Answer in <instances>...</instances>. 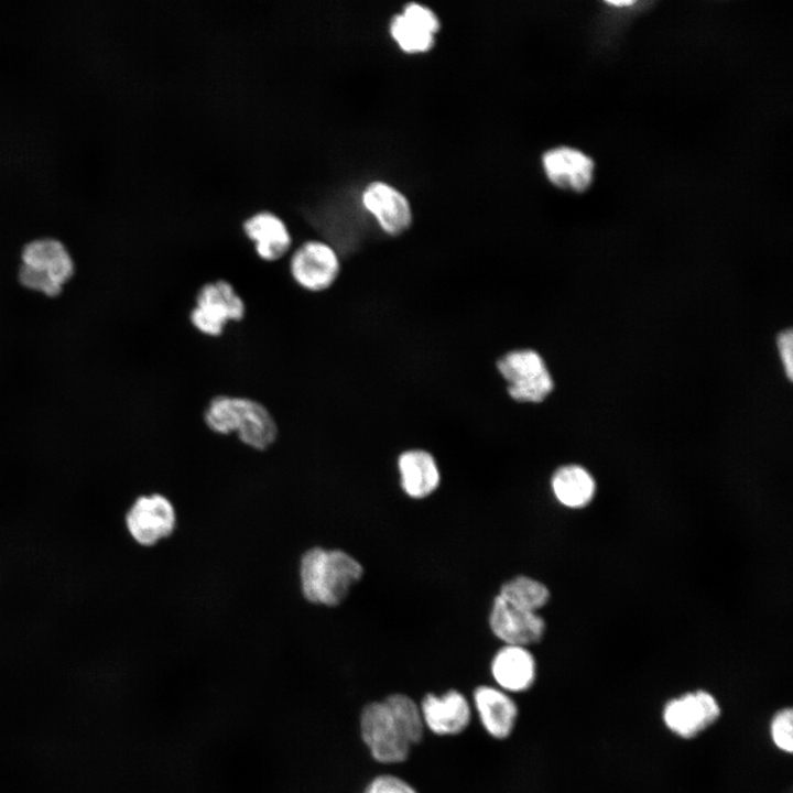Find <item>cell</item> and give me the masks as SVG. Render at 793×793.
<instances>
[{"label": "cell", "mask_w": 793, "mask_h": 793, "mask_svg": "<svg viewBox=\"0 0 793 793\" xmlns=\"http://www.w3.org/2000/svg\"><path fill=\"white\" fill-rule=\"evenodd\" d=\"M361 737L374 760L399 763L424 735L420 707L404 694H392L366 705L360 716Z\"/></svg>", "instance_id": "6da1fadb"}, {"label": "cell", "mask_w": 793, "mask_h": 793, "mask_svg": "<svg viewBox=\"0 0 793 793\" xmlns=\"http://www.w3.org/2000/svg\"><path fill=\"white\" fill-rule=\"evenodd\" d=\"M297 574L301 596L307 604L334 608L362 578L363 567L344 550L315 545L301 554Z\"/></svg>", "instance_id": "7a4b0ae2"}, {"label": "cell", "mask_w": 793, "mask_h": 793, "mask_svg": "<svg viewBox=\"0 0 793 793\" xmlns=\"http://www.w3.org/2000/svg\"><path fill=\"white\" fill-rule=\"evenodd\" d=\"M204 421L218 435L236 433L247 447L263 452L279 435L278 424L270 411L260 402L232 395H217L210 400Z\"/></svg>", "instance_id": "3957f363"}, {"label": "cell", "mask_w": 793, "mask_h": 793, "mask_svg": "<svg viewBox=\"0 0 793 793\" xmlns=\"http://www.w3.org/2000/svg\"><path fill=\"white\" fill-rule=\"evenodd\" d=\"M75 270L69 248L57 237H34L20 249L18 281L24 289L43 296H58L73 279Z\"/></svg>", "instance_id": "277c9868"}, {"label": "cell", "mask_w": 793, "mask_h": 793, "mask_svg": "<svg viewBox=\"0 0 793 793\" xmlns=\"http://www.w3.org/2000/svg\"><path fill=\"white\" fill-rule=\"evenodd\" d=\"M507 383L509 397L519 403L543 402L553 391V377L543 357L534 349H514L496 363Z\"/></svg>", "instance_id": "5b68a950"}, {"label": "cell", "mask_w": 793, "mask_h": 793, "mask_svg": "<svg viewBox=\"0 0 793 793\" xmlns=\"http://www.w3.org/2000/svg\"><path fill=\"white\" fill-rule=\"evenodd\" d=\"M245 314V302L232 284L226 280H216L205 283L198 290L189 321L199 333L219 336L228 322H239Z\"/></svg>", "instance_id": "8992f818"}, {"label": "cell", "mask_w": 793, "mask_h": 793, "mask_svg": "<svg viewBox=\"0 0 793 793\" xmlns=\"http://www.w3.org/2000/svg\"><path fill=\"white\" fill-rule=\"evenodd\" d=\"M124 524L138 545L152 547L171 537L176 531V508L162 493L141 495L128 509Z\"/></svg>", "instance_id": "52a82bcc"}, {"label": "cell", "mask_w": 793, "mask_h": 793, "mask_svg": "<svg viewBox=\"0 0 793 793\" xmlns=\"http://www.w3.org/2000/svg\"><path fill=\"white\" fill-rule=\"evenodd\" d=\"M340 272V260L335 249L322 240H307L298 246L290 259V273L294 282L311 292L329 289Z\"/></svg>", "instance_id": "ba28073f"}, {"label": "cell", "mask_w": 793, "mask_h": 793, "mask_svg": "<svg viewBox=\"0 0 793 793\" xmlns=\"http://www.w3.org/2000/svg\"><path fill=\"white\" fill-rule=\"evenodd\" d=\"M720 716V706L710 693L698 689L666 703L663 721L667 729L683 739H692L713 726Z\"/></svg>", "instance_id": "9c48e42d"}, {"label": "cell", "mask_w": 793, "mask_h": 793, "mask_svg": "<svg viewBox=\"0 0 793 793\" xmlns=\"http://www.w3.org/2000/svg\"><path fill=\"white\" fill-rule=\"evenodd\" d=\"M493 634L507 645L528 647L541 641L545 622L537 612L517 608L497 596L489 615Z\"/></svg>", "instance_id": "30bf717a"}, {"label": "cell", "mask_w": 793, "mask_h": 793, "mask_svg": "<svg viewBox=\"0 0 793 793\" xmlns=\"http://www.w3.org/2000/svg\"><path fill=\"white\" fill-rule=\"evenodd\" d=\"M363 207L376 218L381 229L397 236L412 222V208L406 196L393 185L373 181L362 191Z\"/></svg>", "instance_id": "8fae6325"}, {"label": "cell", "mask_w": 793, "mask_h": 793, "mask_svg": "<svg viewBox=\"0 0 793 793\" xmlns=\"http://www.w3.org/2000/svg\"><path fill=\"white\" fill-rule=\"evenodd\" d=\"M420 709L424 726L438 736L463 732L471 718L468 700L455 689L447 691L443 695H425Z\"/></svg>", "instance_id": "7c38bea8"}, {"label": "cell", "mask_w": 793, "mask_h": 793, "mask_svg": "<svg viewBox=\"0 0 793 793\" xmlns=\"http://www.w3.org/2000/svg\"><path fill=\"white\" fill-rule=\"evenodd\" d=\"M542 164L547 178L560 188L580 193L591 183L594 162L579 150L553 148L544 152Z\"/></svg>", "instance_id": "4fadbf2b"}, {"label": "cell", "mask_w": 793, "mask_h": 793, "mask_svg": "<svg viewBox=\"0 0 793 793\" xmlns=\"http://www.w3.org/2000/svg\"><path fill=\"white\" fill-rule=\"evenodd\" d=\"M242 229L253 241L257 254L264 261H276L291 248V232L284 220L273 211L252 214L243 221Z\"/></svg>", "instance_id": "5bb4252c"}, {"label": "cell", "mask_w": 793, "mask_h": 793, "mask_svg": "<svg viewBox=\"0 0 793 793\" xmlns=\"http://www.w3.org/2000/svg\"><path fill=\"white\" fill-rule=\"evenodd\" d=\"M491 674L500 689L523 692L535 681V660L525 647L506 644L492 659Z\"/></svg>", "instance_id": "9a60e30c"}, {"label": "cell", "mask_w": 793, "mask_h": 793, "mask_svg": "<svg viewBox=\"0 0 793 793\" xmlns=\"http://www.w3.org/2000/svg\"><path fill=\"white\" fill-rule=\"evenodd\" d=\"M474 702L481 725L496 739L508 738L515 725L518 707L502 689L479 686L474 692Z\"/></svg>", "instance_id": "2e32d148"}, {"label": "cell", "mask_w": 793, "mask_h": 793, "mask_svg": "<svg viewBox=\"0 0 793 793\" xmlns=\"http://www.w3.org/2000/svg\"><path fill=\"white\" fill-rule=\"evenodd\" d=\"M401 487L414 499L430 496L439 485L441 474L434 456L424 449H408L398 457Z\"/></svg>", "instance_id": "e0dca14e"}, {"label": "cell", "mask_w": 793, "mask_h": 793, "mask_svg": "<svg viewBox=\"0 0 793 793\" xmlns=\"http://www.w3.org/2000/svg\"><path fill=\"white\" fill-rule=\"evenodd\" d=\"M556 500L571 509L589 504L596 491L593 476L583 466L569 464L557 468L551 479Z\"/></svg>", "instance_id": "ac0fdd59"}, {"label": "cell", "mask_w": 793, "mask_h": 793, "mask_svg": "<svg viewBox=\"0 0 793 793\" xmlns=\"http://www.w3.org/2000/svg\"><path fill=\"white\" fill-rule=\"evenodd\" d=\"M498 596L517 608L537 612L547 604L550 590L540 580L519 575L506 582Z\"/></svg>", "instance_id": "d6986e66"}, {"label": "cell", "mask_w": 793, "mask_h": 793, "mask_svg": "<svg viewBox=\"0 0 793 793\" xmlns=\"http://www.w3.org/2000/svg\"><path fill=\"white\" fill-rule=\"evenodd\" d=\"M389 32L400 48L406 53L427 52L435 43L433 32L402 12L391 18Z\"/></svg>", "instance_id": "ffe728a7"}, {"label": "cell", "mask_w": 793, "mask_h": 793, "mask_svg": "<svg viewBox=\"0 0 793 793\" xmlns=\"http://www.w3.org/2000/svg\"><path fill=\"white\" fill-rule=\"evenodd\" d=\"M793 713L791 708L779 710L771 720L770 735L776 748L791 753L793 750Z\"/></svg>", "instance_id": "44dd1931"}, {"label": "cell", "mask_w": 793, "mask_h": 793, "mask_svg": "<svg viewBox=\"0 0 793 793\" xmlns=\"http://www.w3.org/2000/svg\"><path fill=\"white\" fill-rule=\"evenodd\" d=\"M363 793H417L408 782L392 774L374 778Z\"/></svg>", "instance_id": "7402d4cb"}, {"label": "cell", "mask_w": 793, "mask_h": 793, "mask_svg": "<svg viewBox=\"0 0 793 793\" xmlns=\"http://www.w3.org/2000/svg\"><path fill=\"white\" fill-rule=\"evenodd\" d=\"M402 13L413 19L434 34L441 28V21L437 14L430 7L423 3L410 1L404 4Z\"/></svg>", "instance_id": "603a6c76"}, {"label": "cell", "mask_w": 793, "mask_h": 793, "mask_svg": "<svg viewBox=\"0 0 793 793\" xmlns=\"http://www.w3.org/2000/svg\"><path fill=\"white\" fill-rule=\"evenodd\" d=\"M776 347L779 357L787 380L793 377V334L792 330L785 329L776 337Z\"/></svg>", "instance_id": "cb8c5ba5"}, {"label": "cell", "mask_w": 793, "mask_h": 793, "mask_svg": "<svg viewBox=\"0 0 793 793\" xmlns=\"http://www.w3.org/2000/svg\"><path fill=\"white\" fill-rule=\"evenodd\" d=\"M607 3L616 6V7H621V6L633 4V1H607Z\"/></svg>", "instance_id": "d4e9b609"}]
</instances>
